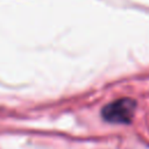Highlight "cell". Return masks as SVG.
<instances>
[{"mask_svg": "<svg viewBox=\"0 0 149 149\" xmlns=\"http://www.w3.org/2000/svg\"><path fill=\"white\" fill-rule=\"evenodd\" d=\"M136 101L130 98H120L107 104L101 109V116L109 123L128 125L132 122Z\"/></svg>", "mask_w": 149, "mask_h": 149, "instance_id": "obj_1", "label": "cell"}]
</instances>
